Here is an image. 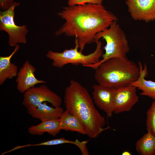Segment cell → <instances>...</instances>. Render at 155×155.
<instances>
[{"instance_id": "obj_1", "label": "cell", "mask_w": 155, "mask_h": 155, "mask_svg": "<svg viewBox=\"0 0 155 155\" xmlns=\"http://www.w3.org/2000/svg\"><path fill=\"white\" fill-rule=\"evenodd\" d=\"M57 15L65 20L55 32L59 36L64 34L78 39L80 51L85 46L94 42L96 34L108 28L117 17L107 10L102 4L86 3L63 7Z\"/></svg>"}, {"instance_id": "obj_2", "label": "cell", "mask_w": 155, "mask_h": 155, "mask_svg": "<svg viewBox=\"0 0 155 155\" xmlns=\"http://www.w3.org/2000/svg\"><path fill=\"white\" fill-rule=\"evenodd\" d=\"M64 101L66 110L80 120L91 138H95L104 130V117L96 108L92 98L86 88L79 82L71 80L65 90Z\"/></svg>"}, {"instance_id": "obj_3", "label": "cell", "mask_w": 155, "mask_h": 155, "mask_svg": "<svg viewBox=\"0 0 155 155\" xmlns=\"http://www.w3.org/2000/svg\"><path fill=\"white\" fill-rule=\"evenodd\" d=\"M95 70L98 84L116 88L131 85L140 75L138 65L127 57L110 59Z\"/></svg>"}, {"instance_id": "obj_4", "label": "cell", "mask_w": 155, "mask_h": 155, "mask_svg": "<svg viewBox=\"0 0 155 155\" xmlns=\"http://www.w3.org/2000/svg\"><path fill=\"white\" fill-rule=\"evenodd\" d=\"M109 27L97 33L94 38V42L96 43L100 38L106 42V45L103 47L105 52L102 55V59L98 63L88 65L87 67L95 69L102 63L110 59L127 57L130 48L125 32L117 20L113 22Z\"/></svg>"}, {"instance_id": "obj_5", "label": "cell", "mask_w": 155, "mask_h": 155, "mask_svg": "<svg viewBox=\"0 0 155 155\" xmlns=\"http://www.w3.org/2000/svg\"><path fill=\"white\" fill-rule=\"evenodd\" d=\"M96 44V47L94 51L85 55L78 51V42L75 38L74 48L65 49L62 52L49 50L46 55V57L52 60V65L56 67L61 68L69 64L75 65L80 64L86 67L88 65L98 63L103 54L102 42L99 40Z\"/></svg>"}, {"instance_id": "obj_6", "label": "cell", "mask_w": 155, "mask_h": 155, "mask_svg": "<svg viewBox=\"0 0 155 155\" xmlns=\"http://www.w3.org/2000/svg\"><path fill=\"white\" fill-rule=\"evenodd\" d=\"M20 4L19 2H14L8 9L0 12V30L7 33L8 43L11 46L27 42L26 36L28 32L27 26H18L14 21L15 9Z\"/></svg>"}, {"instance_id": "obj_7", "label": "cell", "mask_w": 155, "mask_h": 155, "mask_svg": "<svg viewBox=\"0 0 155 155\" xmlns=\"http://www.w3.org/2000/svg\"><path fill=\"white\" fill-rule=\"evenodd\" d=\"M44 102L58 107L61 106L62 100L59 95L44 84L32 87L24 93L23 104L27 108L36 107Z\"/></svg>"}, {"instance_id": "obj_8", "label": "cell", "mask_w": 155, "mask_h": 155, "mask_svg": "<svg viewBox=\"0 0 155 155\" xmlns=\"http://www.w3.org/2000/svg\"><path fill=\"white\" fill-rule=\"evenodd\" d=\"M92 88V98L94 103L106 113L107 117H111L114 113L116 88L98 84L93 85Z\"/></svg>"}, {"instance_id": "obj_9", "label": "cell", "mask_w": 155, "mask_h": 155, "mask_svg": "<svg viewBox=\"0 0 155 155\" xmlns=\"http://www.w3.org/2000/svg\"><path fill=\"white\" fill-rule=\"evenodd\" d=\"M128 11L136 21L155 20V0H126Z\"/></svg>"}, {"instance_id": "obj_10", "label": "cell", "mask_w": 155, "mask_h": 155, "mask_svg": "<svg viewBox=\"0 0 155 155\" xmlns=\"http://www.w3.org/2000/svg\"><path fill=\"white\" fill-rule=\"evenodd\" d=\"M137 88L130 85L116 89L114 113L128 112L131 109L139 100Z\"/></svg>"}, {"instance_id": "obj_11", "label": "cell", "mask_w": 155, "mask_h": 155, "mask_svg": "<svg viewBox=\"0 0 155 155\" xmlns=\"http://www.w3.org/2000/svg\"><path fill=\"white\" fill-rule=\"evenodd\" d=\"M36 71L35 67L28 60L25 62L18 71L16 80L17 89L20 93H24L37 84L46 83L45 81L36 78Z\"/></svg>"}, {"instance_id": "obj_12", "label": "cell", "mask_w": 155, "mask_h": 155, "mask_svg": "<svg viewBox=\"0 0 155 155\" xmlns=\"http://www.w3.org/2000/svg\"><path fill=\"white\" fill-rule=\"evenodd\" d=\"M27 109L28 114L41 121L59 119L64 111L61 106L51 107L47 104V102H44L36 107Z\"/></svg>"}, {"instance_id": "obj_13", "label": "cell", "mask_w": 155, "mask_h": 155, "mask_svg": "<svg viewBox=\"0 0 155 155\" xmlns=\"http://www.w3.org/2000/svg\"><path fill=\"white\" fill-rule=\"evenodd\" d=\"M138 65L140 68L139 76L131 85L142 91L140 95L147 96L155 100V82L145 79L148 73L146 64L143 67L141 63L139 61Z\"/></svg>"}, {"instance_id": "obj_14", "label": "cell", "mask_w": 155, "mask_h": 155, "mask_svg": "<svg viewBox=\"0 0 155 155\" xmlns=\"http://www.w3.org/2000/svg\"><path fill=\"white\" fill-rule=\"evenodd\" d=\"M11 53L9 56L0 57V85H1L7 79H11L17 76L18 67L11 60L13 55L20 48L18 44L15 46Z\"/></svg>"}, {"instance_id": "obj_15", "label": "cell", "mask_w": 155, "mask_h": 155, "mask_svg": "<svg viewBox=\"0 0 155 155\" xmlns=\"http://www.w3.org/2000/svg\"><path fill=\"white\" fill-rule=\"evenodd\" d=\"M61 130L59 118L41 121L39 124L29 127L28 132L30 134L35 135H42L46 133L55 136Z\"/></svg>"}, {"instance_id": "obj_16", "label": "cell", "mask_w": 155, "mask_h": 155, "mask_svg": "<svg viewBox=\"0 0 155 155\" xmlns=\"http://www.w3.org/2000/svg\"><path fill=\"white\" fill-rule=\"evenodd\" d=\"M59 120L62 130L76 132L83 135H87L79 119L67 110L64 111Z\"/></svg>"}, {"instance_id": "obj_17", "label": "cell", "mask_w": 155, "mask_h": 155, "mask_svg": "<svg viewBox=\"0 0 155 155\" xmlns=\"http://www.w3.org/2000/svg\"><path fill=\"white\" fill-rule=\"evenodd\" d=\"M135 148L141 155H154L155 154V136L149 132L137 142Z\"/></svg>"}, {"instance_id": "obj_18", "label": "cell", "mask_w": 155, "mask_h": 155, "mask_svg": "<svg viewBox=\"0 0 155 155\" xmlns=\"http://www.w3.org/2000/svg\"><path fill=\"white\" fill-rule=\"evenodd\" d=\"M88 140L80 142L78 139L75 141L70 140L62 137L52 139L46 141L34 144H30V146H50L61 144H73L78 146L81 150L82 155H86L88 154L86 144Z\"/></svg>"}, {"instance_id": "obj_19", "label": "cell", "mask_w": 155, "mask_h": 155, "mask_svg": "<svg viewBox=\"0 0 155 155\" xmlns=\"http://www.w3.org/2000/svg\"><path fill=\"white\" fill-rule=\"evenodd\" d=\"M146 123L147 132L155 136V100L146 112Z\"/></svg>"}, {"instance_id": "obj_20", "label": "cell", "mask_w": 155, "mask_h": 155, "mask_svg": "<svg viewBox=\"0 0 155 155\" xmlns=\"http://www.w3.org/2000/svg\"><path fill=\"white\" fill-rule=\"evenodd\" d=\"M103 0H68L69 6L78 5H83L86 3L102 4Z\"/></svg>"}, {"instance_id": "obj_21", "label": "cell", "mask_w": 155, "mask_h": 155, "mask_svg": "<svg viewBox=\"0 0 155 155\" xmlns=\"http://www.w3.org/2000/svg\"><path fill=\"white\" fill-rule=\"evenodd\" d=\"M13 0H0L1 8L4 11L8 9L14 3Z\"/></svg>"}, {"instance_id": "obj_22", "label": "cell", "mask_w": 155, "mask_h": 155, "mask_svg": "<svg viewBox=\"0 0 155 155\" xmlns=\"http://www.w3.org/2000/svg\"><path fill=\"white\" fill-rule=\"evenodd\" d=\"M30 146V144H28L26 145H18L15 147L13 148L12 149H11L10 150H9L8 151L5 152H3V153L1 154V155H3L5 154H6L7 153H9V152H11L12 151L16 150L19 149H20L22 148H23L26 147H28Z\"/></svg>"}, {"instance_id": "obj_23", "label": "cell", "mask_w": 155, "mask_h": 155, "mask_svg": "<svg viewBox=\"0 0 155 155\" xmlns=\"http://www.w3.org/2000/svg\"><path fill=\"white\" fill-rule=\"evenodd\" d=\"M122 155H131V153L129 151H125L123 152L122 153Z\"/></svg>"}]
</instances>
